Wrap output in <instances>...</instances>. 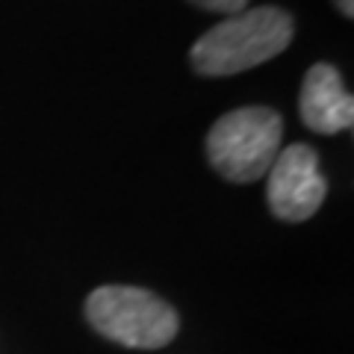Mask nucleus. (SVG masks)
<instances>
[{
    "instance_id": "obj_1",
    "label": "nucleus",
    "mask_w": 354,
    "mask_h": 354,
    "mask_svg": "<svg viewBox=\"0 0 354 354\" xmlns=\"http://www.w3.org/2000/svg\"><path fill=\"white\" fill-rule=\"evenodd\" d=\"M292 15L278 6H257L225 18L192 44V68L204 77H230L274 59L292 41Z\"/></svg>"
},
{
    "instance_id": "obj_2",
    "label": "nucleus",
    "mask_w": 354,
    "mask_h": 354,
    "mask_svg": "<svg viewBox=\"0 0 354 354\" xmlns=\"http://www.w3.org/2000/svg\"><path fill=\"white\" fill-rule=\"evenodd\" d=\"M86 319L97 334L124 348H162L180 330L177 310L142 286H97L86 298Z\"/></svg>"
},
{
    "instance_id": "obj_3",
    "label": "nucleus",
    "mask_w": 354,
    "mask_h": 354,
    "mask_svg": "<svg viewBox=\"0 0 354 354\" xmlns=\"http://www.w3.org/2000/svg\"><path fill=\"white\" fill-rule=\"evenodd\" d=\"M283 121L269 106H242L221 115L207 133V157L230 183L266 177L281 151Z\"/></svg>"
},
{
    "instance_id": "obj_4",
    "label": "nucleus",
    "mask_w": 354,
    "mask_h": 354,
    "mask_svg": "<svg viewBox=\"0 0 354 354\" xmlns=\"http://www.w3.org/2000/svg\"><path fill=\"white\" fill-rule=\"evenodd\" d=\"M266 198L269 209L283 221H307L319 213L325 201L328 183L319 169V153L295 142V145L278 151L272 169L266 171Z\"/></svg>"
},
{
    "instance_id": "obj_5",
    "label": "nucleus",
    "mask_w": 354,
    "mask_h": 354,
    "mask_svg": "<svg viewBox=\"0 0 354 354\" xmlns=\"http://www.w3.org/2000/svg\"><path fill=\"white\" fill-rule=\"evenodd\" d=\"M301 121L313 133H334L351 130L354 124V97L342 83L339 71L328 62H316L304 74L301 83V101H298Z\"/></svg>"
},
{
    "instance_id": "obj_6",
    "label": "nucleus",
    "mask_w": 354,
    "mask_h": 354,
    "mask_svg": "<svg viewBox=\"0 0 354 354\" xmlns=\"http://www.w3.org/2000/svg\"><path fill=\"white\" fill-rule=\"evenodd\" d=\"M195 6L209 9V12H221V15H236L248 6V0H192Z\"/></svg>"
},
{
    "instance_id": "obj_7",
    "label": "nucleus",
    "mask_w": 354,
    "mask_h": 354,
    "mask_svg": "<svg viewBox=\"0 0 354 354\" xmlns=\"http://www.w3.org/2000/svg\"><path fill=\"white\" fill-rule=\"evenodd\" d=\"M334 3L346 18H354V0H334Z\"/></svg>"
}]
</instances>
